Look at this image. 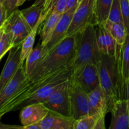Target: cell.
Instances as JSON below:
<instances>
[{
    "mask_svg": "<svg viewBox=\"0 0 129 129\" xmlns=\"http://www.w3.org/2000/svg\"><path fill=\"white\" fill-rule=\"evenodd\" d=\"M79 0H67V7L66 10L71 8L73 6H76L78 4Z\"/></svg>",
    "mask_w": 129,
    "mask_h": 129,
    "instance_id": "33",
    "label": "cell"
},
{
    "mask_svg": "<svg viewBox=\"0 0 129 129\" xmlns=\"http://www.w3.org/2000/svg\"><path fill=\"white\" fill-rule=\"evenodd\" d=\"M115 58L118 65L122 99H125L127 82L129 78V34L122 45L117 44Z\"/></svg>",
    "mask_w": 129,
    "mask_h": 129,
    "instance_id": "9",
    "label": "cell"
},
{
    "mask_svg": "<svg viewBox=\"0 0 129 129\" xmlns=\"http://www.w3.org/2000/svg\"><path fill=\"white\" fill-rule=\"evenodd\" d=\"M18 0H5L3 5L6 8L8 17L17 8V3Z\"/></svg>",
    "mask_w": 129,
    "mask_h": 129,
    "instance_id": "30",
    "label": "cell"
},
{
    "mask_svg": "<svg viewBox=\"0 0 129 129\" xmlns=\"http://www.w3.org/2000/svg\"><path fill=\"white\" fill-rule=\"evenodd\" d=\"M108 20L113 23H123L122 9L120 0H113L110 10Z\"/></svg>",
    "mask_w": 129,
    "mask_h": 129,
    "instance_id": "27",
    "label": "cell"
},
{
    "mask_svg": "<svg viewBox=\"0 0 129 129\" xmlns=\"http://www.w3.org/2000/svg\"><path fill=\"white\" fill-rule=\"evenodd\" d=\"M31 30L18 9L10 14L4 24V31L10 37L13 47L21 45Z\"/></svg>",
    "mask_w": 129,
    "mask_h": 129,
    "instance_id": "4",
    "label": "cell"
},
{
    "mask_svg": "<svg viewBox=\"0 0 129 129\" xmlns=\"http://www.w3.org/2000/svg\"><path fill=\"white\" fill-rule=\"evenodd\" d=\"M110 129H129V112L126 99H119L113 105Z\"/></svg>",
    "mask_w": 129,
    "mask_h": 129,
    "instance_id": "13",
    "label": "cell"
},
{
    "mask_svg": "<svg viewBox=\"0 0 129 129\" xmlns=\"http://www.w3.org/2000/svg\"><path fill=\"white\" fill-rule=\"evenodd\" d=\"M96 39L98 49L102 55L115 56L117 49V44L103 24L95 25Z\"/></svg>",
    "mask_w": 129,
    "mask_h": 129,
    "instance_id": "15",
    "label": "cell"
},
{
    "mask_svg": "<svg viewBox=\"0 0 129 129\" xmlns=\"http://www.w3.org/2000/svg\"><path fill=\"white\" fill-rule=\"evenodd\" d=\"M125 99L127 102V106H128V109L129 112V78L127 82V91H126Z\"/></svg>",
    "mask_w": 129,
    "mask_h": 129,
    "instance_id": "35",
    "label": "cell"
},
{
    "mask_svg": "<svg viewBox=\"0 0 129 129\" xmlns=\"http://www.w3.org/2000/svg\"><path fill=\"white\" fill-rule=\"evenodd\" d=\"M98 64L88 63L81 70L72 78L88 93L100 84Z\"/></svg>",
    "mask_w": 129,
    "mask_h": 129,
    "instance_id": "10",
    "label": "cell"
},
{
    "mask_svg": "<svg viewBox=\"0 0 129 129\" xmlns=\"http://www.w3.org/2000/svg\"><path fill=\"white\" fill-rule=\"evenodd\" d=\"M62 14L52 12L42 23V27L40 31V42L44 46H46L50 42L57 25ZM41 25V26H42Z\"/></svg>",
    "mask_w": 129,
    "mask_h": 129,
    "instance_id": "19",
    "label": "cell"
},
{
    "mask_svg": "<svg viewBox=\"0 0 129 129\" xmlns=\"http://www.w3.org/2000/svg\"><path fill=\"white\" fill-rule=\"evenodd\" d=\"M98 66L100 85L107 96L108 110L110 112L114 103L122 99L119 73L115 55H102Z\"/></svg>",
    "mask_w": 129,
    "mask_h": 129,
    "instance_id": "3",
    "label": "cell"
},
{
    "mask_svg": "<svg viewBox=\"0 0 129 129\" xmlns=\"http://www.w3.org/2000/svg\"><path fill=\"white\" fill-rule=\"evenodd\" d=\"M123 23L127 34H129V0H120Z\"/></svg>",
    "mask_w": 129,
    "mask_h": 129,
    "instance_id": "29",
    "label": "cell"
},
{
    "mask_svg": "<svg viewBox=\"0 0 129 129\" xmlns=\"http://www.w3.org/2000/svg\"><path fill=\"white\" fill-rule=\"evenodd\" d=\"M72 74L73 72L66 73L39 88L26 98V99L20 105V109H21L23 107L30 104L45 103L49 99V97L53 94V93L62 84L69 80V78L71 77Z\"/></svg>",
    "mask_w": 129,
    "mask_h": 129,
    "instance_id": "8",
    "label": "cell"
},
{
    "mask_svg": "<svg viewBox=\"0 0 129 129\" xmlns=\"http://www.w3.org/2000/svg\"><path fill=\"white\" fill-rule=\"evenodd\" d=\"M4 1H5V0H0V1H1V3H3Z\"/></svg>",
    "mask_w": 129,
    "mask_h": 129,
    "instance_id": "39",
    "label": "cell"
},
{
    "mask_svg": "<svg viewBox=\"0 0 129 129\" xmlns=\"http://www.w3.org/2000/svg\"><path fill=\"white\" fill-rule=\"evenodd\" d=\"M3 34H4V25H3V28L0 30V39H1V38L2 37Z\"/></svg>",
    "mask_w": 129,
    "mask_h": 129,
    "instance_id": "37",
    "label": "cell"
},
{
    "mask_svg": "<svg viewBox=\"0 0 129 129\" xmlns=\"http://www.w3.org/2000/svg\"><path fill=\"white\" fill-rule=\"evenodd\" d=\"M101 115H87L76 120L74 129H94L97 120Z\"/></svg>",
    "mask_w": 129,
    "mask_h": 129,
    "instance_id": "26",
    "label": "cell"
},
{
    "mask_svg": "<svg viewBox=\"0 0 129 129\" xmlns=\"http://www.w3.org/2000/svg\"><path fill=\"white\" fill-rule=\"evenodd\" d=\"M34 3L42 6V13L40 19L42 23L52 12L63 14L66 11L67 0H35Z\"/></svg>",
    "mask_w": 129,
    "mask_h": 129,
    "instance_id": "20",
    "label": "cell"
},
{
    "mask_svg": "<svg viewBox=\"0 0 129 129\" xmlns=\"http://www.w3.org/2000/svg\"><path fill=\"white\" fill-rule=\"evenodd\" d=\"M113 0H96L94 16L96 25L103 24L108 20Z\"/></svg>",
    "mask_w": 129,
    "mask_h": 129,
    "instance_id": "24",
    "label": "cell"
},
{
    "mask_svg": "<svg viewBox=\"0 0 129 129\" xmlns=\"http://www.w3.org/2000/svg\"><path fill=\"white\" fill-rule=\"evenodd\" d=\"M105 28L108 30L112 37L115 40L117 45H122L126 40L127 33L123 23H113L107 20L103 23Z\"/></svg>",
    "mask_w": 129,
    "mask_h": 129,
    "instance_id": "23",
    "label": "cell"
},
{
    "mask_svg": "<svg viewBox=\"0 0 129 129\" xmlns=\"http://www.w3.org/2000/svg\"><path fill=\"white\" fill-rule=\"evenodd\" d=\"M8 18L7 12L3 3L0 1V27L3 26Z\"/></svg>",
    "mask_w": 129,
    "mask_h": 129,
    "instance_id": "31",
    "label": "cell"
},
{
    "mask_svg": "<svg viewBox=\"0 0 129 129\" xmlns=\"http://www.w3.org/2000/svg\"><path fill=\"white\" fill-rule=\"evenodd\" d=\"M75 50L71 66L72 76L76 75L88 63L98 64L102 58L96 39L95 25L89 24L76 33Z\"/></svg>",
    "mask_w": 129,
    "mask_h": 129,
    "instance_id": "2",
    "label": "cell"
},
{
    "mask_svg": "<svg viewBox=\"0 0 129 129\" xmlns=\"http://www.w3.org/2000/svg\"><path fill=\"white\" fill-rule=\"evenodd\" d=\"M78 5L73 6V8L69 9V10H66L62 15L50 42L45 46L48 50L51 49L53 47L55 46L58 42H59L60 40H62L66 36L67 32H68V29H69L71 23L72 22L73 15H74Z\"/></svg>",
    "mask_w": 129,
    "mask_h": 129,
    "instance_id": "16",
    "label": "cell"
},
{
    "mask_svg": "<svg viewBox=\"0 0 129 129\" xmlns=\"http://www.w3.org/2000/svg\"><path fill=\"white\" fill-rule=\"evenodd\" d=\"M71 117L75 120L91 113L88 93L71 77L69 79Z\"/></svg>",
    "mask_w": 129,
    "mask_h": 129,
    "instance_id": "5",
    "label": "cell"
},
{
    "mask_svg": "<svg viewBox=\"0 0 129 129\" xmlns=\"http://www.w3.org/2000/svg\"><path fill=\"white\" fill-rule=\"evenodd\" d=\"M42 25V23L39 20L37 25L31 30V32L28 34V35L26 37V39L23 41V44H21L20 59H21V61L22 62H25L26 57L28 56L29 54L31 53V52L34 49V42H35V37H36L38 30H39V28H40V26Z\"/></svg>",
    "mask_w": 129,
    "mask_h": 129,
    "instance_id": "25",
    "label": "cell"
},
{
    "mask_svg": "<svg viewBox=\"0 0 129 129\" xmlns=\"http://www.w3.org/2000/svg\"><path fill=\"white\" fill-rule=\"evenodd\" d=\"M49 50L41 42H39L26 57L25 63V70L26 78L29 76L34 71L40 60L46 55Z\"/></svg>",
    "mask_w": 129,
    "mask_h": 129,
    "instance_id": "21",
    "label": "cell"
},
{
    "mask_svg": "<svg viewBox=\"0 0 129 129\" xmlns=\"http://www.w3.org/2000/svg\"><path fill=\"white\" fill-rule=\"evenodd\" d=\"M105 115H101L98 118V120H97L96 125L94 127V129H105Z\"/></svg>",
    "mask_w": 129,
    "mask_h": 129,
    "instance_id": "32",
    "label": "cell"
},
{
    "mask_svg": "<svg viewBox=\"0 0 129 129\" xmlns=\"http://www.w3.org/2000/svg\"><path fill=\"white\" fill-rule=\"evenodd\" d=\"M26 78L25 64L23 62L15 76L0 92V108L15 96Z\"/></svg>",
    "mask_w": 129,
    "mask_h": 129,
    "instance_id": "17",
    "label": "cell"
},
{
    "mask_svg": "<svg viewBox=\"0 0 129 129\" xmlns=\"http://www.w3.org/2000/svg\"><path fill=\"white\" fill-rule=\"evenodd\" d=\"M49 109L42 103L30 104L23 107L20 114L21 123L23 127L41 122Z\"/></svg>",
    "mask_w": 129,
    "mask_h": 129,
    "instance_id": "12",
    "label": "cell"
},
{
    "mask_svg": "<svg viewBox=\"0 0 129 129\" xmlns=\"http://www.w3.org/2000/svg\"><path fill=\"white\" fill-rule=\"evenodd\" d=\"M88 99L91 108V115H106L109 112L107 96L100 84L88 93Z\"/></svg>",
    "mask_w": 129,
    "mask_h": 129,
    "instance_id": "18",
    "label": "cell"
},
{
    "mask_svg": "<svg viewBox=\"0 0 129 129\" xmlns=\"http://www.w3.org/2000/svg\"><path fill=\"white\" fill-rule=\"evenodd\" d=\"M23 129H42L39 123H34V124L29 125L23 127Z\"/></svg>",
    "mask_w": 129,
    "mask_h": 129,
    "instance_id": "34",
    "label": "cell"
},
{
    "mask_svg": "<svg viewBox=\"0 0 129 129\" xmlns=\"http://www.w3.org/2000/svg\"><path fill=\"white\" fill-rule=\"evenodd\" d=\"M3 28V26H1V27H0V30H1V29Z\"/></svg>",
    "mask_w": 129,
    "mask_h": 129,
    "instance_id": "41",
    "label": "cell"
},
{
    "mask_svg": "<svg viewBox=\"0 0 129 129\" xmlns=\"http://www.w3.org/2000/svg\"><path fill=\"white\" fill-rule=\"evenodd\" d=\"M44 104L50 110L66 117H71L69 80L62 84Z\"/></svg>",
    "mask_w": 129,
    "mask_h": 129,
    "instance_id": "7",
    "label": "cell"
},
{
    "mask_svg": "<svg viewBox=\"0 0 129 129\" xmlns=\"http://www.w3.org/2000/svg\"><path fill=\"white\" fill-rule=\"evenodd\" d=\"M3 117V115H1V114H0V120H1V117Z\"/></svg>",
    "mask_w": 129,
    "mask_h": 129,
    "instance_id": "40",
    "label": "cell"
},
{
    "mask_svg": "<svg viewBox=\"0 0 129 129\" xmlns=\"http://www.w3.org/2000/svg\"><path fill=\"white\" fill-rule=\"evenodd\" d=\"M26 1V0H18V3H17V7H18V6L22 5Z\"/></svg>",
    "mask_w": 129,
    "mask_h": 129,
    "instance_id": "36",
    "label": "cell"
},
{
    "mask_svg": "<svg viewBox=\"0 0 129 129\" xmlns=\"http://www.w3.org/2000/svg\"><path fill=\"white\" fill-rule=\"evenodd\" d=\"M21 15L31 30L39 23L42 13V6L40 4L34 3L31 6L20 10Z\"/></svg>",
    "mask_w": 129,
    "mask_h": 129,
    "instance_id": "22",
    "label": "cell"
},
{
    "mask_svg": "<svg viewBox=\"0 0 129 129\" xmlns=\"http://www.w3.org/2000/svg\"><path fill=\"white\" fill-rule=\"evenodd\" d=\"M76 120L49 110L45 118L39 122L42 129H74Z\"/></svg>",
    "mask_w": 129,
    "mask_h": 129,
    "instance_id": "14",
    "label": "cell"
},
{
    "mask_svg": "<svg viewBox=\"0 0 129 129\" xmlns=\"http://www.w3.org/2000/svg\"><path fill=\"white\" fill-rule=\"evenodd\" d=\"M3 57H4V55H2V56H0V61H1V60L3 59Z\"/></svg>",
    "mask_w": 129,
    "mask_h": 129,
    "instance_id": "38",
    "label": "cell"
},
{
    "mask_svg": "<svg viewBox=\"0 0 129 129\" xmlns=\"http://www.w3.org/2000/svg\"><path fill=\"white\" fill-rule=\"evenodd\" d=\"M12 48H13V45H12L10 37L4 31L3 35L0 39V56H5V54Z\"/></svg>",
    "mask_w": 129,
    "mask_h": 129,
    "instance_id": "28",
    "label": "cell"
},
{
    "mask_svg": "<svg viewBox=\"0 0 129 129\" xmlns=\"http://www.w3.org/2000/svg\"><path fill=\"white\" fill-rule=\"evenodd\" d=\"M95 3L96 0H79L66 36L76 34L89 24L96 25Z\"/></svg>",
    "mask_w": 129,
    "mask_h": 129,
    "instance_id": "6",
    "label": "cell"
},
{
    "mask_svg": "<svg viewBox=\"0 0 129 129\" xmlns=\"http://www.w3.org/2000/svg\"><path fill=\"white\" fill-rule=\"evenodd\" d=\"M21 45L12 48L0 75V92L13 79L22 64L20 59Z\"/></svg>",
    "mask_w": 129,
    "mask_h": 129,
    "instance_id": "11",
    "label": "cell"
},
{
    "mask_svg": "<svg viewBox=\"0 0 129 129\" xmlns=\"http://www.w3.org/2000/svg\"><path fill=\"white\" fill-rule=\"evenodd\" d=\"M76 42V34L66 36L48 51L31 74L26 78L25 83L29 84L37 81L71 64L74 55Z\"/></svg>",
    "mask_w": 129,
    "mask_h": 129,
    "instance_id": "1",
    "label": "cell"
}]
</instances>
